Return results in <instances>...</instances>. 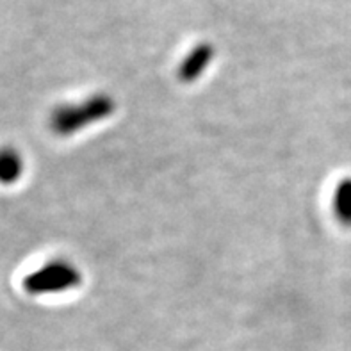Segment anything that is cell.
Returning a JSON list of instances; mask_svg holds the SVG:
<instances>
[{
	"mask_svg": "<svg viewBox=\"0 0 351 351\" xmlns=\"http://www.w3.org/2000/svg\"><path fill=\"white\" fill-rule=\"evenodd\" d=\"M116 111L114 98L107 93H95L80 102L61 104L50 112L49 127L59 138H70L111 118Z\"/></svg>",
	"mask_w": 351,
	"mask_h": 351,
	"instance_id": "cell-1",
	"label": "cell"
},
{
	"mask_svg": "<svg viewBox=\"0 0 351 351\" xmlns=\"http://www.w3.org/2000/svg\"><path fill=\"white\" fill-rule=\"evenodd\" d=\"M334 207L335 219H337L343 227L351 228V177H344L339 180L334 189Z\"/></svg>",
	"mask_w": 351,
	"mask_h": 351,
	"instance_id": "cell-5",
	"label": "cell"
},
{
	"mask_svg": "<svg viewBox=\"0 0 351 351\" xmlns=\"http://www.w3.org/2000/svg\"><path fill=\"white\" fill-rule=\"evenodd\" d=\"M25 171L22 154L13 147L0 148V184L13 186L22 178Z\"/></svg>",
	"mask_w": 351,
	"mask_h": 351,
	"instance_id": "cell-4",
	"label": "cell"
},
{
	"mask_svg": "<svg viewBox=\"0 0 351 351\" xmlns=\"http://www.w3.org/2000/svg\"><path fill=\"white\" fill-rule=\"evenodd\" d=\"M82 273L66 258H50L34 271L23 276L22 287L31 296H47L73 291L82 285Z\"/></svg>",
	"mask_w": 351,
	"mask_h": 351,
	"instance_id": "cell-2",
	"label": "cell"
},
{
	"mask_svg": "<svg viewBox=\"0 0 351 351\" xmlns=\"http://www.w3.org/2000/svg\"><path fill=\"white\" fill-rule=\"evenodd\" d=\"M216 58V49L210 43H198L193 47V50L187 53L182 62L178 64L177 75L180 82L184 84H193L196 80H200L210 62Z\"/></svg>",
	"mask_w": 351,
	"mask_h": 351,
	"instance_id": "cell-3",
	"label": "cell"
}]
</instances>
